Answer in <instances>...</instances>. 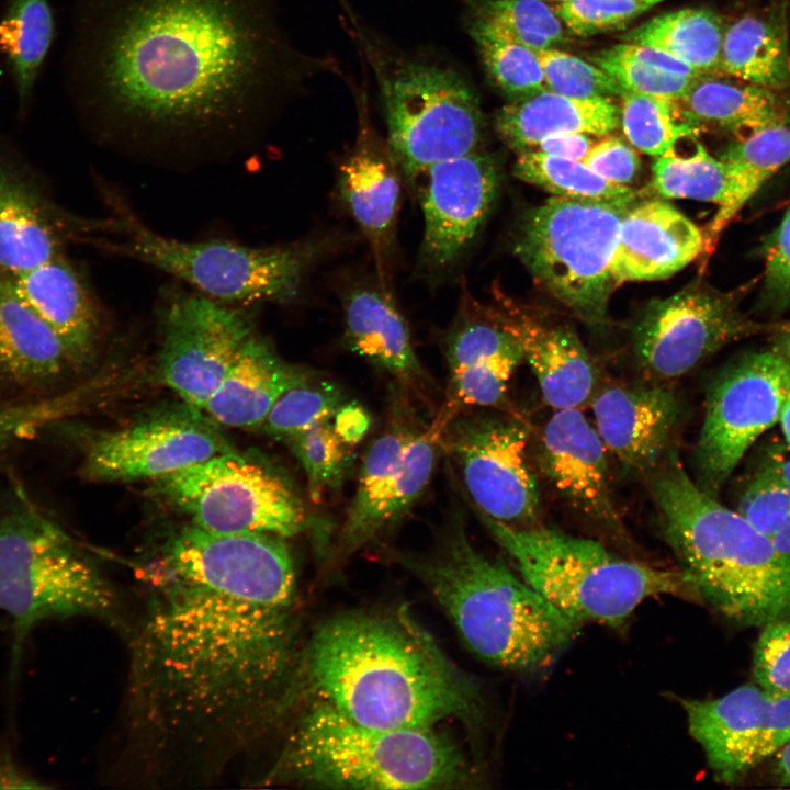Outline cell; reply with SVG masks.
<instances>
[{
	"label": "cell",
	"instance_id": "1",
	"mask_svg": "<svg viewBox=\"0 0 790 790\" xmlns=\"http://www.w3.org/2000/svg\"><path fill=\"white\" fill-rule=\"evenodd\" d=\"M144 573L134 685L147 720L200 738L255 727L296 656L285 539L190 522L159 542Z\"/></svg>",
	"mask_w": 790,
	"mask_h": 790
},
{
	"label": "cell",
	"instance_id": "2",
	"mask_svg": "<svg viewBox=\"0 0 790 790\" xmlns=\"http://www.w3.org/2000/svg\"><path fill=\"white\" fill-rule=\"evenodd\" d=\"M301 58L276 0H76L66 80L104 134L184 144L247 134Z\"/></svg>",
	"mask_w": 790,
	"mask_h": 790
},
{
	"label": "cell",
	"instance_id": "3",
	"mask_svg": "<svg viewBox=\"0 0 790 790\" xmlns=\"http://www.w3.org/2000/svg\"><path fill=\"white\" fill-rule=\"evenodd\" d=\"M302 670L316 700L366 726L431 729L482 719L473 679L404 608L327 621L307 644Z\"/></svg>",
	"mask_w": 790,
	"mask_h": 790
},
{
	"label": "cell",
	"instance_id": "4",
	"mask_svg": "<svg viewBox=\"0 0 790 790\" xmlns=\"http://www.w3.org/2000/svg\"><path fill=\"white\" fill-rule=\"evenodd\" d=\"M663 535L697 597L738 628L790 616V556L687 473L673 450L650 474Z\"/></svg>",
	"mask_w": 790,
	"mask_h": 790
},
{
	"label": "cell",
	"instance_id": "5",
	"mask_svg": "<svg viewBox=\"0 0 790 790\" xmlns=\"http://www.w3.org/2000/svg\"><path fill=\"white\" fill-rule=\"evenodd\" d=\"M482 659L532 673L551 665L580 623L554 607L500 561L479 552L455 524L437 551L402 557Z\"/></svg>",
	"mask_w": 790,
	"mask_h": 790
},
{
	"label": "cell",
	"instance_id": "6",
	"mask_svg": "<svg viewBox=\"0 0 790 790\" xmlns=\"http://www.w3.org/2000/svg\"><path fill=\"white\" fill-rule=\"evenodd\" d=\"M275 774L335 789H433L467 779L462 753L433 727L366 726L319 700L295 724Z\"/></svg>",
	"mask_w": 790,
	"mask_h": 790
},
{
	"label": "cell",
	"instance_id": "7",
	"mask_svg": "<svg viewBox=\"0 0 790 790\" xmlns=\"http://www.w3.org/2000/svg\"><path fill=\"white\" fill-rule=\"evenodd\" d=\"M521 577L579 622L622 624L645 599L697 596L690 576L619 557L598 541L542 527H511L479 512Z\"/></svg>",
	"mask_w": 790,
	"mask_h": 790
},
{
	"label": "cell",
	"instance_id": "8",
	"mask_svg": "<svg viewBox=\"0 0 790 790\" xmlns=\"http://www.w3.org/2000/svg\"><path fill=\"white\" fill-rule=\"evenodd\" d=\"M111 217L100 245L190 284L199 293L229 304L289 303L297 297L318 245L249 247L224 240L181 241L162 236L108 192Z\"/></svg>",
	"mask_w": 790,
	"mask_h": 790
},
{
	"label": "cell",
	"instance_id": "9",
	"mask_svg": "<svg viewBox=\"0 0 790 790\" xmlns=\"http://www.w3.org/2000/svg\"><path fill=\"white\" fill-rule=\"evenodd\" d=\"M113 594L95 565L42 510L18 497L0 510V610L14 653L43 621L104 614Z\"/></svg>",
	"mask_w": 790,
	"mask_h": 790
},
{
	"label": "cell",
	"instance_id": "10",
	"mask_svg": "<svg viewBox=\"0 0 790 790\" xmlns=\"http://www.w3.org/2000/svg\"><path fill=\"white\" fill-rule=\"evenodd\" d=\"M631 206L553 196L520 221L515 253L538 285L588 325L606 324L617 287L611 259Z\"/></svg>",
	"mask_w": 790,
	"mask_h": 790
},
{
	"label": "cell",
	"instance_id": "11",
	"mask_svg": "<svg viewBox=\"0 0 790 790\" xmlns=\"http://www.w3.org/2000/svg\"><path fill=\"white\" fill-rule=\"evenodd\" d=\"M387 128L399 172L416 182L430 166L478 149V97L452 68L419 59L375 60Z\"/></svg>",
	"mask_w": 790,
	"mask_h": 790
},
{
	"label": "cell",
	"instance_id": "12",
	"mask_svg": "<svg viewBox=\"0 0 790 790\" xmlns=\"http://www.w3.org/2000/svg\"><path fill=\"white\" fill-rule=\"evenodd\" d=\"M150 492L191 522L217 532L291 538L309 524L289 478L270 463L228 450L154 479Z\"/></svg>",
	"mask_w": 790,
	"mask_h": 790
},
{
	"label": "cell",
	"instance_id": "13",
	"mask_svg": "<svg viewBox=\"0 0 790 790\" xmlns=\"http://www.w3.org/2000/svg\"><path fill=\"white\" fill-rule=\"evenodd\" d=\"M529 440L518 418L464 411L444 427L439 445L458 466L479 512L523 528L537 526L541 510Z\"/></svg>",
	"mask_w": 790,
	"mask_h": 790
},
{
	"label": "cell",
	"instance_id": "14",
	"mask_svg": "<svg viewBox=\"0 0 790 790\" xmlns=\"http://www.w3.org/2000/svg\"><path fill=\"white\" fill-rule=\"evenodd\" d=\"M789 364L774 350L753 352L711 382L695 449L696 482L718 496L746 451L779 419Z\"/></svg>",
	"mask_w": 790,
	"mask_h": 790
},
{
	"label": "cell",
	"instance_id": "15",
	"mask_svg": "<svg viewBox=\"0 0 790 790\" xmlns=\"http://www.w3.org/2000/svg\"><path fill=\"white\" fill-rule=\"evenodd\" d=\"M748 287L720 292L691 283L652 301L633 330V354L648 381L668 383L687 374L724 346L769 331L740 307Z\"/></svg>",
	"mask_w": 790,
	"mask_h": 790
},
{
	"label": "cell",
	"instance_id": "16",
	"mask_svg": "<svg viewBox=\"0 0 790 790\" xmlns=\"http://www.w3.org/2000/svg\"><path fill=\"white\" fill-rule=\"evenodd\" d=\"M160 307L158 376L182 402L203 410L257 331L253 316L237 304L181 291Z\"/></svg>",
	"mask_w": 790,
	"mask_h": 790
},
{
	"label": "cell",
	"instance_id": "17",
	"mask_svg": "<svg viewBox=\"0 0 790 790\" xmlns=\"http://www.w3.org/2000/svg\"><path fill=\"white\" fill-rule=\"evenodd\" d=\"M439 436L420 428L404 406L372 442L337 537L340 555L352 554L392 528L421 496L431 477Z\"/></svg>",
	"mask_w": 790,
	"mask_h": 790
},
{
	"label": "cell",
	"instance_id": "18",
	"mask_svg": "<svg viewBox=\"0 0 790 790\" xmlns=\"http://www.w3.org/2000/svg\"><path fill=\"white\" fill-rule=\"evenodd\" d=\"M201 411L183 402L97 435L82 474L98 482L154 481L232 450L218 424Z\"/></svg>",
	"mask_w": 790,
	"mask_h": 790
},
{
	"label": "cell",
	"instance_id": "19",
	"mask_svg": "<svg viewBox=\"0 0 790 790\" xmlns=\"http://www.w3.org/2000/svg\"><path fill=\"white\" fill-rule=\"evenodd\" d=\"M682 707L688 730L720 782H736L790 740V693H772L755 682L719 698L684 700Z\"/></svg>",
	"mask_w": 790,
	"mask_h": 790
},
{
	"label": "cell",
	"instance_id": "20",
	"mask_svg": "<svg viewBox=\"0 0 790 790\" xmlns=\"http://www.w3.org/2000/svg\"><path fill=\"white\" fill-rule=\"evenodd\" d=\"M419 180L421 260L429 269L444 270L464 255L486 219L498 193L499 168L492 155L477 149L430 166Z\"/></svg>",
	"mask_w": 790,
	"mask_h": 790
},
{
	"label": "cell",
	"instance_id": "21",
	"mask_svg": "<svg viewBox=\"0 0 790 790\" xmlns=\"http://www.w3.org/2000/svg\"><path fill=\"white\" fill-rule=\"evenodd\" d=\"M608 453L595 425L579 408L554 410L538 442L539 467L558 496L580 517L622 537Z\"/></svg>",
	"mask_w": 790,
	"mask_h": 790
},
{
	"label": "cell",
	"instance_id": "22",
	"mask_svg": "<svg viewBox=\"0 0 790 790\" xmlns=\"http://www.w3.org/2000/svg\"><path fill=\"white\" fill-rule=\"evenodd\" d=\"M589 405L608 452L628 470L650 474L674 450L684 408L667 383L598 387Z\"/></svg>",
	"mask_w": 790,
	"mask_h": 790
},
{
	"label": "cell",
	"instance_id": "23",
	"mask_svg": "<svg viewBox=\"0 0 790 790\" xmlns=\"http://www.w3.org/2000/svg\"><path fill=\"white\" fill-rule=\"evenodd\" d=\"M521 360L518 339L490 313L483 319L464 318L447 340L449 383L431 429L440 437L455 416L470 408H503Z\"/></svg>",
	"mask_w": 790,
	"mask_h": 790
},
{
	"label": "cell",
	"instance_id": "24",
	"mask_svg": "<svg viewBox=\"0 0 790 790\" xmlns=\"http://www.w3.org/2000/svg\"><path fill=\"white\" fill-rule=\"evenodd\" d=\"M703 232L672 204L636 202L621 219L610 272L617 286L667 279L704 251Z\"/></svg>",
	"mask_w": 790,
	"mask_h": 790
},
{
	"label": "cell",
	"instance_id": "25",
	"mask_svg": "<svg viewBox=\"0 0 790 790\" xmlns=\"http://www.w3.org/2000/svg\"><path fill=\"white\" fill-rule=\"evenodd\" d=\"M490 314L518 339L548 406L582 409L590 403L599 387L598 369L571 328L543 324L510 308Z\"/></svg>",
	"mask_w": 790,
	"mask_h": 790
},
{
	"label": "cell",
	"instance_id": "26",
	"mask_svg": "<svg viewBox=\"0 0 790 790\" xmlns=\"http://www.w3.org/2000/svg\"><path fill=\"white\" fill-rule=\"evenodd\" d=\"M398 172L387 145L376 139L368 127L359 131L356 145L338 172L340 198L370 244L381 283L398 212Z\"/></svg>",
	"mask_w": 790,
	"mask_h": 790
},
{
	"label": "cell",
	"instance_id": "27",
	"mask_svg": "<svg viewBox=\"0 0 790 790\" xmlns=\"http://www.w3.org/2000/svg\"><path fill=\"white\" fill-rule=\"evenodd\" d=\"M312 377L283 360L258 330L241 347L203 410L218 425L261 427L278 399Z\"/></svg>",
	"mask_w": 790,
	"mask_h": 790
},
{
	"label": "cell",
	"instance_id": "28",
	"mask_svg": "<svg viewBox=\"0 0 790 790\" xmlns=\"http://www.w3.org/2000/svg\"><path fill=\"white\" fill-rule=\"evenodd\" d=\"M343 306L345 339L351 351L388 373L404 390H424L428 375L407 324L384 285L353 289Z\"/></svg>",
	"mask_w": 790,
	"mask_h": 790
},
{
	"label": "cell",
	"instance_id": "29",
	"mask_svg": "<svg viewBox=\"0 0 790 790\" xmlns=\"http://www.w3.org/2000/svg\"><path fill=\"white\" fill-rule=\"evenodd\" d=\"M11 280L25 303L58 336L72 365L86 363L97 347L100 318L77 272L57 256Z\"/></svg>",
	"mask_w": 790,
	"mask_h": 790
},
{
	"label": "cell",
	"instance_id": "30",
	"mask_svg": "<svg viewBox=\"0 0 790 790\" xmlns=\"http://www.w3.org/2000/svg\"><path fill=\"white\" fill-rule=\"evenodd\" d=\"M620 125L611 98L579 99L544 90L503 106L495 117L500 138L518 154L543 139L568 133L603 137Z\"/></svg>",
	"mask_w": 790,
	"mask_h": 790
},
{
	"label": "cell",
	"instance_id": "31",
	"mask_svg": "<svg viewBox=\"0 0 790 790\" xmlns=\"http://www.w3.org/2000/svg\"><path fill=\"white\" fill-rule=\"evenodd\" d=\"M720 75H701L676 101L699 128L709 126L736 138L790 122V99L783 92Z\"/></svg>",
	"mask_w": 790,
	"mask_h": 790
},
{
	"label": "cell",
	"instance_id": "32",
	"mask_svg": "<svg viewBox=\"0 0 790 790\" xmlns=\"http://www.w3.org/2000/svg\"><path fill=\"white\" fill-rule=\"evenodd\" d=\"M53 329L25 303L12 280H0V376L25 387L55 382L71 365Z\"/></svg>",
	"mask_w": 790,
	"mask_h": 790
},
{
	"label": "cell",
	"instance_id": "33",
	"mask_svg": "<svg viewBox=\"0 0 790 790\" xmlns=\"http://www.w3.org/2000/svg\"><path fill=\"white\" fill-rule=\"evenodd\" d=\"M718 75L785 92L790 88V44L782 3L726 24Z\"/></svg>",
	"mask_w": 790,
	"mask_h": 790
},
{
	"label": "cell",
	"instance_id": "34",
	"mask_svg": "<svg viewBox=\"0 0 790 790\" xmlns=\"http://www.w3.org/2000/svg\"><path fill=\"white\" fill-rule=\"evenodd\" d=\"M57 256L59 239L50 221L0 162V269L16 275Z\"/></svg>",
	"mask_w": 790,
	"mask_h": 790
},
{
	"label": "cell",
	"instance_id": "35",
	"mask_svg": "<svg viewBox=\"0 0 790 790\" xmlns=\"http://www.w3.org/2000/svg\"><path fill=\"white\" fill-rule=\"evenodd\" d=\"M725 26L713 10L687 8L656 15L622 40L661 49L700 75H718Z\"/></svg>",
	"mask_w": 790,
	"mask_h": 790
},
{
	"label": "cell",
	"instance_id": "36",
	"mask_svg": "<svg viewBox=\"0 0 790 790\" xmlns=\"http://www.w3.org/2000/svg\"><path fill=\"white\" fill-rule=\"evenodd\" d=\"M55 36L49 0H9L0 18L4 56L20 110H26Z\"/></svg>",
	"mask_w": 790,
	"mask_h": 790
},
{
	"label": "cell",
	"instance_id": "37",
	"mask_svg": "<svg viewBox=\"0 0 790 790\" xmlns=\"http://www.w3.org/2000/svg\"><path fill=\"white\" fill-rule=\"evenodd\" d=\"M719 158L729 166L735 190L731 205L706 240L704 255L708 257L735 215L779 169L790 161V122L737 138L722 151Z\"/></svg>",
	"mask_w": 790,
	"mask_h": 790
},
{
	"label": "cell",
	"instance_id": "38",
	"mask_svg": "<svg viewBox=\"0 0 790 790\" xmlns=\"http://www.w3.org/2000/svg\"><path fill=\"white\" fill-rule=\"evenodd\" d=\"M652 172V188L659 196L718 205L706 235L716 227L733 200L735 183L729 166L712 157L697 140L685 155L676 150L657 157Z\"/></svg>",
	"mask_w": 790,
	"mask_h": 790
},
{
	"label": "cell",
	"instance_id": "39",
	"mask_svg": "<svg viewBox=\"0 0 790 790\" xmlns=\"http://www.w3.org/2000/svg\"><path fill=\"white\" fill-rule=\"evenodd\" d=\"M514 174L563 199L633 205L640 196L639 191L605 179L583 161L535 149L518 154Z\"/></svg>",
	"mask_w": 790,
	"mask_h": 790
},
{
	"label": "cell",
	"instance_id": "40",
	"mask_svg": "<svg viewBox=\"0 0 790 790\" xmlns=\"http://www.w3.org/2000/svg\"><path fill=\"white\" fill-rule=\"evenodd\" d=\"M467 32L476 43L484 67L495 84L514 100L548 90L533 49L499 26L469 15Z\"/></svg>",
	"mask_w": 790,
	"mask_h": 790
},
{
	"label": "cell",
	"instance_id": "41",
	"mask_svg": "<svg viewBox=\"0 0 790 790\" xmlns=\"http://www.w3.org/2000/svg\"><path fill=\"white\" fill-rule=\"evenodd\" d=\"M620 98L624 136L644 154L656 158L670 155L680 142L696 137L700 129L685 116L675 100L628 91Z\"/></svg>",
	"mask_w": 790,
	"mask_h": 790
},
{
	"label": "cell",
	"instance_id": "42",
	"mask_svg": "<svg viewBox=\"0 0 790 790\" xmlns=\"http://www.w3.org/2000/svg\"><path fill=\"white\" fill-rule=\"evenodd\" d=\"M469 15L499 26L533 50L567 41L566 27L556 10L543 0H471Z\"/></svg>",
	"mask_w": 790,
	"mask_h": 790
},
{
	"label": "cell",
	"instance_id": "43",
	"mask_svg": "<svg viewBox=\"0 0 790 790\" xmlns=\"http://www.w3.org/2000/svg\"><path fill=\"white\" fill-rule=\"evenodd\" d=\"M300 462L313 503L338 493L350 464V453L330 421L300 431L284 440Z\"/></svg>",
	"mask_w": 790,
	"mask_h": 790
},
{
	"label": "cell",
	"instance_id": "44",
	"mask_svg": "<svg viewBox=\"0 0 790 790\" xmlns=\"http://www.w3.org/2000/svg\"><path fill=\"white\" fill-rule=\"evenodd\" d=\"M343 398L339 386L326 380L315 381L312 376L278 399L261 428L284 441L315 425L331 421L345 403Z\"/></svg>",
	"mask_w": 790,
	"mask_h": 790
},
{
	"label": "cell",
	"instance_id": "45",
	"mask_svg": "<svg viewBox=\"0 0 790 790\" xmlns=\"http://www.w3.org/2000/svg\"><path fill=\"white\" fill-rule=\"evenodd\" d=\"M542 67L548 90L579 99L611 98L625 91L594 63L555 48L534 50Z\"/></svg>",
	"mask_w": 790,
	"mask_h": 790
},
{
	"label": "cell",
	"instance_id": "46",
	"mask_svg": "<svg viewBox=\"0 0 790 790\" xmlns=\"http://www.w3.org/2000/svg\"><path fill=\"white\" fill-rule=\"evenodd\" d=\"M591 60L611 76L624 91L675 101L695 79L667 72L641 61L622 52L618 45L595 53Z\"/></svg>",
	"mask_w": 790,
	"mask_h": 790
},
{
	"label": "cell",
	"instance_id": "47",
	"mask_svg": "<svg viewBox=\"0 0 790 790\" xmlns=\"http://www.w3.org/2000/svg\"><path fill=\"white\" fill-rule=\"evenodd\" d=\"M662 0H571L556 13L572 34L590 36L621 30Z\"/></svg>",
	"mask_w": 790,
	"mask_h": 790
},
{
	"label": "cell",
	"instance_id": "48",
	"mask_svg": "<svg viewBox=\"0 0 790 790\" xmlns=\"http://www.w3.org/2000/svg\"><path fill=\"white\" fill-rule=\"evenodd\" d=\"M736 511L770 539L790 516V489L761 465L743 490Z\"/></svg>",
	"mask_w": 790,
	"mask_h": 790
},
{
	"label": "cell",
	"instance_id": "49",
	"mask_svg": "<svg viewBox=\"0 0 790 790\" xmlns=\"http://www.w3.org/2000/svg\"><path fill=\"white\" fill-rule=\"evenodd\" d=\"M752 667L755 684L772 693H790V616L761 628Z\"/></svg>",
	"mask_w": 790,
	"mask_h": 790
},
{
	"label": "cell",
	"instance_id": "50",
	"mask_svg": "<svg viewBox=\"0 0 790 790\" xmlns=\"http://www.w3.org/2000/svg\"><path fill=\"white\" fill-rule=\"evenodd\" d=\"M764 259L759 308L783 312L790 307V204L764 244Z\"/></svg>",
	"mask_w": 790,
	"mask_h": 790
},
{
	"label": "cell",
	"instance_id": "51",
	"mask_svg": "<svg viewBox=\"0 0 790 790\" xmlns=\"http://www.w3.org/2000/svg\"><path fill=\"white\" fill-rule=\"evenodd\" d=\"M583 162L605 179L621 185L631 183L640 158L634 147L618 136H606L594 144Z\"/></svg>",
	"mask_w": 790,
	"mask_h": 790
},
{
	"label": "cell",
	"instance_id": "52",
	"mask_svg": "<svg viewBox=\"0 0 790 790\" xmlns=\"http://www.w3.org/2000/svg\"><path fill=\"white\" fill-rule=\"evenodd\" d=\"M332 420L335 431L348 447L359 443L371 426L369 413L356 402L343 403Z\"/></svg>",
	"mask_w": 790,
	"mask_h": 790
},
{
	"label": "cell",
	"instance_id": "53",
	"mask_svg": "<svg viewBox=\"0 0 790 790\" xmlns=\"http://www.w3.org/2000/svg\"><path fill=\"white\" fill-rule=\"evenodd\" d=\"M594 144L591 137L587 134L568 133L550 136L539 143L533 149L557 157L583 161Z\"/></svg>",
	"mask_w": 790,
	"mask_h": 790
},
{
	"label": "cell",
	"instance_id": "54",
	"mask_svg": "<svg viewBox=\"0 0 790 790\" xmlns=\"http://www.w3.org/2000/svg\"><path fill=\"white\" fill-rule=\"evenodd\" d=\"M618 47L625 54L664 71L691 78L701 76L687 64L661 49L631 43H622Z\"/></svg>",
	"mask_w": 790,
	"mask_h": 790
},
{
	"label": "cell",
	"instance_id": "55",
	"mask_svg": "<svg viewBox=\"0 0 790 790\" xmlns=\"http://www.w3.org/2000/svg\"><path fill=\"white\" fill-rule=\"evenodd\" d=\"M763 465L772 471L790 489V450L785 443L771 444Z\"/></svg>",
	"mask_w": 790,
	"mask_h": 790
},
{
	"label": "cell",
	"instance_id": "56",
	"mask_svg": "<svg viewBox=\"0 0 790 790\" xmlns=\"http://www.w3.org/2000/svg\"><path fill=\"white\" fill-rule=\"evenodd\" d=\"M771 336V350L790 364V319L780 324H772L769 329Z\"/></svg>",
	"mask_w": 790,
	"mask_h": 790
},
{
	"label": "cell",
	"instance_id": "57",
	"mask_svg": "<svg viewBox=\"0 0 790 790\" xmlns=\"http://www.w3.org/2000/svg\"><path fill=\"white\" fill-rule=\"evenodd\" d=\"M789 364V363H788ZM778 422L781 426L785 444L790 450V364L788 368L783 397L780 407Z\"/></svg>",
	"mask_w": 790,
	"mask_h": 790
},
{
	"label": "cell",
	"instance_id": "58",
	"mask_svg": "<svg viewBox=\"0 0 790 790\" xmlns=\"http://www.w3.org/2000/svg\"><path fill=\"white\" fill-rule=\"evenodd\" d=\"M775 775L782 787H790V740L776 754Z\"/></svg>",
	"mask_w": 790,
	"mask_h": 790
},
{
	"label": "cell",
	"instance_id": "59",
	"mask_svg": "<svg viewBox=\"0 0 790 790\" xmlns=\"http://www.w3.org/2000/svg\"><path fill=\"white\" fill-rule=\"evenodd\" d=\"M770 541L779 552L790 556V516L770 538Z\"/></svg>",
	"mask_w": 790,
	"mask_h": 790
},
{
	"label": "cell",
	"instance_id": "60",
	"mask_svg": "<svg viewBox=\"0 0 790 790\" xmlns=\"http://www.w3.org/2000/svg\"><path fill=\"white\" fill-rule=\"evenodd\" d=\"M543 1H544V0H543ZM555 1L565 2V1H571V0H555ZM662 1H664V0H662Z\"/></svg>",
	"mask_w": 790,
	"mask_h": 790
}]
</instances>
